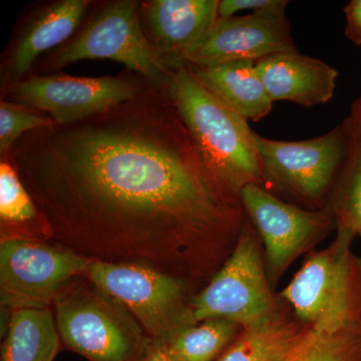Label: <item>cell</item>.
<instances>
[{
    "instance_id": "1",
    "label": "cell",
    "mask_w": 361,
    "mask_h": 361,
    "mask_svg": "<svg viewBox=\"0 0 361 361\" xmlns=\"http://www.w3.org/2000/svg\"><path fill=\"white\" fill-rule=\"evenodd\" d=\"M6 156L49 241L92 261L206 278L245 222L168 85L148 82L103 113L26 133Z\"/></svg>"
},
{
    "instance_id": "2",
    "label": "cell",
    "mask_w": 361,
    "mask_h": 361,
    "mask_svg": "<svg viewBox=\"0 0 361 361\" xmlns=\"http://www.w3.org/2000/svg\"><path fill=\"white\" fill-rule=\"evenodd\" d=\"M168 90L209 169L240 200L247 185L267 183L256 133L248 121L207 89L187 65L169 71Z\"/></svg>"
},
{
    "instance_id": "3",
    "label": "cell",
    "mask_w": 361,
    "mask_h": 361,
    "mask_svg": "<svg viewBox=\"0 0 361 361\" xmlns=\"http://www.w3.org/2000/svg\"><path fill=\"white\" fill-rule=\"evenodd\" d=\"M52 307L61 343L89 361H142L153 339L115 298L80 277Z\"/></svg>"
},
{
    "instance_id": "4",
    "label": "cell",
    "mask_w": 361,
    "mask_h": 361,
    "mask_svg": "<svg viewBox=\"0 0 361 361\" xmlns=\"http://www.w3.org/2000/svg\"><path fill=\"white\" fill-rule=\"evenodd\" d=\"M355 237L338 231L326 249L311 254L281 296L296 319L315 330L361 329V258Z\"/></svg>"
},
{
    "instance_id": "5",
    "label": "cell",
    "mask_w": 361,
    "mask_h": 361,
    "mask_svg": "<svg viewBox=\"0 0 361 361\" xmlns=\"http://www.w3.org/2000/svg\"><path fill=\"white\" fill-rule=\"evenodd\" d=\"M122 304L154 341L197 324L189 282L146 266L94 261L85 276Z\"/></svg>"
},
{
    "instance_id": "6",
    "label": "cell",
    "mask_w": 361,
    "mask_h": 361,
    "mask_svg": "<svg viewBox=\"0 0 361 361\" xmlns=\"http://www.w3.org/2000/svg\"><path fill=\"white\" fill-rule=\"evenodd\" d=\"M111 59L156 85H167L168 68L161 63L145 32L139 4L118 0L101 11L65 44L45 59L56 70L84 59Z\"/></svg>"
},
{
    "instance_id": "7",
    "label": "cell",
    "mask_w": 361,
    "mask_h": 361,
    "mask_svg": "<svg viewBox=\"0 0 361 361\" xmlns=\"http://www.w3.org/2000/svg\"><path fill=\"white\" fill-rule=\"evenodd\" d=\"M94 261L42 240L1 237L0 302L4 310L51 308L59 292Z\"/></svg>"
},
{
    "instance_id": "8",
    "label": "cell",
    "mask_w": 361,
    "mask_h": 361,
    "mask_svg": "<svg viewBox=\"0 0 361 361\" xmlns=\"http://www.w3.org/2000/svg\"><path fill=\"white\" fill-rule=\"evenodd\" d=\"M255 137L267 183L313 207L322 205L336 188L350 147L346 120L326 134L304 141H276L258 134Z\"/></svg>"
},
{
    "instance_id": "9",
    "label": "cell",
    "mask_w": 361,
    "mask_h": 361,
    "mask_svg": "<svg viewBox=\"0 0 361 361\" xmlns=\"http://www.w3.org/2000/svg\"><path fill=\"white\" fill-rule=\"evenodd\" d=\"M192 307L197 323L223 318L243 329L264 322L279 311L250 222H244L231 255L205 288L193 297Z\"/></svg>"
},
{
    "instance_id": "10",
    "label": "cell",
    "mask_w": 361,
    "mask_h": 361,
    "mask_svg": "<svg viewBox=\"0 0 361 361\" xmlns=\"http://www.w3.org/2000/svg\"><path fill=\"white\" fill-rule=\"evenodd\" d=\"M148 82L141 75H32L11 85V94L18 104L45 111L56 125H68L132 99Z\"/></svg>"
},
{
    "instance_id": "11",
    "label": "cell",
    "mask_w": 361,
    "mask_h": 361,
    "mask_svg": "<svg viewBox=\"0 0 361 361\" xmlns=\"http://www.w3.org/2000/svg\"><path fill=\"white\" fill-rule=\"evenodd\" d=\"M289 2L269 6L243 16L218 18L206 39L186 58V65L213 66L298 51L286 16Z\"/></svg>"
},
{
    "instance_id": "12",
    "label": "cell",
    "mask_w": 361,
    "mask_h": 361,
    "mask_svg": "<svg viewBox=\"0 0 361 361\" xmlns=\"http://www.w3.org/2000/svg\"><path fill=\"white\" fill-rule=\"evenodd\" d=\"M240 201L264 242L268 270L273 279L336 224L330 209L305 210L285 203L256 184L242 189Z\"/></svg>"
},
{
    "instance_id": "13",
    "label": "cell",
    "mask_w": 361,
    "mask_h": 361,
    "mask_svg": "<svg viewBox=\"0 0 361 361\" xmlns=\"http://www.w3.org/2000/svg\"><path fill=\"white\" fill-rule=\"evenodd\" d=\"M218 0H152L142 4L148 37L170 71L186 65V58L208 37L218 20Z\"/></svg>"
},
{
    "instance_id": "14",
    "label": "cell",
    "mask_w": 361,
    "mask_h": 361,
    "mask_svg": "<svg viewBox=\"0 0 361 361\" xmlns=\"http://www.w3.org/2000/svg\"><path fill=\"white\" fill-rule=\"evenodd\" d=\"M271 101H287L305 108L329 103L334 97L338 71L320 59L288 52L255 63Z\"/></svg>"
},
{
    "instance_id": "15",
    "label": "cell",
    "mask_w": 361,
    "mask_h": 361,
    "mask_svg": "<svg viewBox=\"0 0 361 361\" xmlns=\"http://www.w3.org/2000/svg\"><path fill=\"white\" fill-rule=\"evenodd\" d=\"M87 0H61L40 13L23 32L7 63L8 78L23 80L44 52L71 39L89 8Z\"/></svg>"
},
{
    "instance_id": "16",
    "label": "cell",
    "mask_w": 361,
    "mask_h": 361,
    "mask_svg": "<svg viewBox=\"0 0 361 361\" xmlns=\"http://www.w3.org/2000/svg\"><path fill=\"white\" fill-rule=\"evenodd\" d=\"M254 61L213 66L187 65L204 87L246 121L258 122L272 111L273 102L259 78Z\"/></svg>"
},
{
    "instance_id": "17",
    "label": "cell",
    "mask_w": 361,
    "mask_h": 361,
    "mask_svg": "<svg viewBox=\"0 0 361 361\" xmlns=\"http://www.w3.org/2000/svg\"><path fill=\"white\" fill-rule=\"evenodd\" d=\"M311 329L279 310L264 322L242 329L217 361H288Z\"/></svg>"
},
{
    "instance_id": "18",
    "label": "cell",
    "mask_w": 361,
    "mask_h": 361,
    "mask_svg": "<svg viewBox=\"0 0 361 361\" xmlns=\"http://www.w3.org/2000/svg\"><path fill=\"white\" fill-rule=\"evenodd\" d=\"M61 344L51 308L13 310L0 361H54Z\"/></svg>"
},
{
    "instance_id": "19",
    "label": "cell",
    "mask_w": 361,
    "mask_h": 361,
    "mask_svg": "<svg viewBox=\"0 0 361 361\" xmlns=\"http://www.w3.org/2000/svg\"><path fill=\"white\" fill-rule=\"evenodd\" d=\"M1 237H25L49 241L47 228L11 161L0 163Z\"/></svg>"
},
{
    "instance_id": "20",
    "label": "cell",
    "mask_w": 361,
    "mask_h": 361,
    "mask_svg": "<svg viewBox=\"0 0 361 361\" xmlns=\"http://www.w3.org/2000/svg\"><path fill=\"white\" fill-rule=\"evenodd\" d=\"M242 329L231 320L216 318L180 330L167 344L178 361H217Z\"/></svg>"
},
{
    "instance_id": "21",
    "label": "cell",
    "mask_w": 361,
    "mask_h": 361,
    "mask_svg": "<svg viewBox=\"0 0 361 361\" xmlns=\"http://www.w3.org/2000/svg\"><path fill=\"white\" fill-rule=\"evenodd\" d=\"M330 210L338 231L353 237L361 234V145L351 135L348 159L334 188Z\"/></svg>"
},
{
    "instance_id": "22",
    "label": "cell",
    "mask_w": 361,
    "mask_h": 361,
    "mask_svg": "<svg viewBox=\"0 0 361 361\" xmlns=\"http://www.w3.org/2000/svg\"><path fill=\"white\" fill-rule=\"evenodd\" d=\"M288 361H361V329H312Z\"/></svg>"
},
{
    "instance_id": "23",
    "label": "cell",
    "mask_w": 361,
    "mask_h": 361,
    "mask_svg": "<svg viewBox=\"0 0 361 361\" xmlns=\"http://www.w3.org/2000/svg\"><path fill=\"white\" fill-rule=\"evenodd\" d=\"M49 115L18 103H0V152L6 156L26 133L56 126Z\"/></svg>"
},
{
    "instance_id": "24",
    "label": "cell",
    "mask_w": 361,
    "mask_h": 361,
    "mask_svg": "<svg viewBox=\"0 0 361 361\" xmlns=\"http://www.w3.org/2000/svg\"><path fill=\"white\" fill-rule=\"evenodd\" d=\"M273 0H221L218 6V18L235 16L240 11H256L269 6Z\"/></svg>"
},
{
    "instance_id": "25",
    "label": "cell",
    "mask_w": 361,
    "mask_h": 361,
    "mask_svg": "<svg viewBox=\"0 0 361 361\" xmlns=\"http://www.w3.org/2000/svg\"><path fill=\"white\" fill-rule=\"evenodd\" d=\"M346 37L355 45H361V0H351L344 7Z\"/></svg>"
},
{
    "instance_id": "26",
    "label": "cell",
    "mask_w": 361,
    "mask_h": 361,
    "mask_svg": "<svg viewBox=\"0 0 361 361\" xmlns=\"http://www.w3.org/2000/svg\"><path fill=\"white\" fill-rule=\"evenodd\" d=\"M142 361H178L169 348L167 342L154 341Z\"/></svg>"
},
{
    "instance_id": "27",
    "label": "cell",
    "mask_w": 361,
    "mask_h": 361,
    "mask_svg": "<svg viewBox=\"0 0 361 361\" xmlns=\"http://www.w3.org/2000/svg\"><path fill=\"white\" fill-rule=\"evenodd\" d=\"M346 121L350 130L351 139L361 145V97L353 103L350 116L346 118Z\"/></svg>"
}]
</instances>
